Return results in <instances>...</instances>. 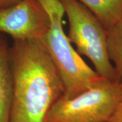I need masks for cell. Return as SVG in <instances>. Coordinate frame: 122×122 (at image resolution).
<instances>
[{"label": "cell", "instance_id": "52a82bcc", "mask_svg": "<svg viewBox=\"0 0 122 122\" xmlns=\"http://www.w3.org/2000/svg\"><path fill=\"white\" fill-rule=\"evenodd\" d=\"M109 30L122 20V0H77Z\"/></svg>", "mask_w": 122, "mask_h": 122}, {"label": "cell", "instance_id": "ba28073f", "mask_svg": "<svg viewBox=\"0 0 122 122\" xmlns=\"http://www.w3.org/2000/svg\"><path fill=\"white\" fill-rule=\"evenodd\" d=\"M107 52L122 83V20L107 30Z\"/></svg>", "mask_w": 122, "mask_h": 122}, {"label": "cell", "instance_id": "277c9868", "mask_svg": "<svg viewBox=\"0 0 122 122\" xmlns=\"http://www.w3.org/2000/svg\"><path fill=\"white\" fill-rule=\"evenodd\" d=\"M69 20L67 36L80 56L91 61L96 73L103 78L120 81L109 60L107 30L100 20L77 0H60Z\"/></svg>", "mask_w": 122, "mask_h": 122}, {"label": "cell", "instance_id": "7a4b0ae2", "mask_svg": "<svg viewBox=\"0 0 122 122\" xmlns=\"http://www.w3.org/2000/svg\"><path fill=\"white\" fill-rule=\"evenodd\" d=\"M48 14L50 25L41 39L58 71L63 95L72 98L87 90L102 77L85 62L70 41L63 27L65 9L60 0H37Z\"/></svg>", "mask_w": 122, "mask_h": 122}, {"label": "cell", "instance_id": "8992f818", "mask_svg": "<svg viewBox=\"0 0 122 122\" xmlns=\"http://www.w3.org/2000/svg\"><path fill=\"white\" fill-rule=\"evenodd\" d=\"M13 80L10 47L0 33V122H10Z\"/></svg>", "mask_w": 122, "mask_h": 122}, {"label": "cell", "instance_id": "9c48e42d", "mask_svg": "<svg viewBox=\"0 0 122 122\" xmlns=\"http://www.w3.org/2000/svg\"><path fill=\"white\" fill-rule=\"evenodd\" d=\"M108 122H122V101L113 114V117Z\"/></svg>", "mask_w": 122, "mask_h": 122}, {"label": "cell", "instance_id": "30bf717a", "mask_svg": "<svg viewBox=\"0 0 122 122\" xmlns=\"http://www.w3.org/2000/svg\"><path fill=\"white\" fill-rule=\"evenodd\" d=\"M21 0H0V10L16 4Z\"/></svg>", "mask_w": 122, "mask_h": 122}, {"label": "cell", "instance_id": "6da1fadb", "mask_svg": "<svg viewBox=\"0 0 122 122\" xmlns=\"http://www.w3.org/2000/svg\"><path fill=\"white\" fill-rule=\"evenodd\" d=\"M13 95L10 122H46L64 87L41 40L14 41L10 47Z\"/></svg>", "mask_w": 122, "mask_h": 122}, {"label": "cell", "instance_id": "5b68a950", "mask_svg": "<svg viewBox=\"0 0 122 122\" xmlns=\"http://www.w3.org/2000/svg\"><path fill=\"white\" fill-rule=\"evenodd\" d=\"M49 25L48 14L37 0H21L0 10V33L14 41L41 40Z\"/></svg>", "mask_w": 122, "mask_h": 122}, {"label": "cell", "instance_id": "3957f363", "mask_svg": "<svg viewBox=\"0 0 122 122\" xmlns=\"http://www.w3.org/2000/svg\"><path fill=\"white\" fill-rule=\"evenodd\" d=\"M122 101V82L102 77L74 97L62 94L53 105L46 122H108Z\"/></svg>", "mask_w": 122, "mask_h": 122}]
</instances>
